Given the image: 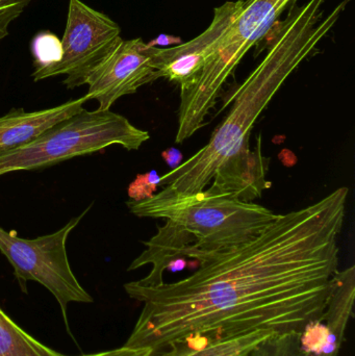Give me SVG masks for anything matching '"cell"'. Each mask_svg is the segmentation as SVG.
I'll use <instances>...</instances> for the list:
<instances>
[{"instance_id":"obj_8","label":"cell","mask_w":355,"mask_h":356,"mask_svg":"<svg viewBox=\"0 0 355 356\" xmlns=\"http://www.w3.org/2000/svg\"><path fill=\"white\" fill-rule=\"evenodd\" d=\"M160 48L142 39L122 41L88 81V100L99 104V110H110L125 95H131L142 86L158 79Z\"/></svg>"},{"instance_id":"obj_19","label":"cell","mask_w":355,"mask_h":356,"mask_svg":"<svg viewBox=\"0 0 355 356\" xmlns=\"http://www.w3.org/2000/svg\"><path fill=\"white\" fill-rule=\"evenodd\" d=\"M148 44L151 46L170 45V44H175V45L177 46L181 44V38L172 37V35H160L158 39L152 40V41Z\"/></svg>"},{"instance_id":"obj_13","label":"cell","mask_w":355,"mask_h":356,"mask_svg":"<svg viewBox=\"0 0 355 356\" xmlns=\"http://www.w3.org/2000/svg\"><path fill=\"white\" fill-rule=\"evenodd\" d=\"M272 332H256L233 338L195 341L175 345L154 356H245Z\"/></svg>"},{"instance_id":"obj_1","label":"cell","mask_w":355,"mask_h":356,"mask_svg":"<svg viewBox=\"0 0 355 356\" xmlns=\"http://www.w3.org/2000/svg\"><path fill=\"white\" fill-rule=\"evenodd\" d=\"M348 193L276 218L251 240L198 261L183 280L124 284L143 305L125 346L154 353L196 340L304 332L321 321L339 270Z\"/></svg>"},{"instance_id":"obj_7","label":"cell","mask_w":355,"mask_h":356,"mask_svg":"<svg viewBox=\"0 0 355 356\" xmlns=\"http://www.w3.org/2000/svg\"><path fill=\"white\" fill-rule=\"evenodd\" d=\"M115 21L81 0L69 1L66 29L63 35V58L49 68L35 70V81L66 75L68 89L87 85L92 73L114 51L122 38Z\"/></svg>"},{"instance_id":"obj_14","label":"cell","mask_w":355,"mask_h":356,"mask_svg":"<svg viewBox=\"0 0 355 356\" xmlns=\"http://www.w3.org/2000/svg\"><path fill=\"white\" fill-rule=\"evenodd\" d=\"M0 356H69L53 350L25 332L0 307Z\"/></svg>"},{"instance_id":"obj_12","label":"cell","mask_w":355,"mask_h":356,"mask_svg":"<svg viewBox=\"0 0 355 356\" xmlns=\"http://www.w3.org/2000/svg\"><path fill=\"white\" fill-rule=\"evenodd\" d=\"M355 299V267L336 272L333 286L321 321L331 337L340 342L345 341L346 330L354 317Z\"/></svg>"},{"instance_id":"obj_18","label":"cell","mask_w":355,"mask_h":356,"mask_svg":"<svg viewBox=\"0 0 355 356\" xmlns=\"http://www.w3.org/2000/svg\"><path fill=\"white\" fill-rule=\"evenodd\" d=\"M83 356H154V353L148 348H135V347H127L124 345L121 348Z\"/></svg>"},{"instance_id":"obj_9","label":"cell","mask_w":355,"mask_h":356,"mask_svg":"<svg viewBox=\"0 0 355 356\" xmlns=\"http://www.w3.org/2000/svg\"><path fill=\"white\" fill-rule=\"evenodd\" d=\"M245 0L227 1L215 8L210 26L195 39L158 54V77L176 83L181 92L194 85L210 56L214 54L221 35L243 8Z\"/></svg>"},{"instance_id":"obj_4","label":"cell","mask_w":355,"mask_h":356,"mask_svg":"<svg viewBox=\"0 0 355 356\" xmlns=\"http://www.w3.org/2000/svg\"><path fill=\"white\" fill-rule=\"evenodd\" d=\"M292 2L295 0H245L194 85L181 92L176 143H183L204 127L229 75Z\"/></svg>"},{"instance_id":"obj_5","label":"cell","mask_w":355,"mask_h":356,"mask_svg":"<svg viewBox=\"0 0 355 356\" xmlns=\"http://www.w3.org/2000/svg\"><path fill=\"white\" fill-rule=\"evenodd\" d=\"M149 138L148 131L138 129L122 115L110 110L83 108L31 143L0 154V177L45 168L113 145L138 150Z\"/></svg>"},{"instance_id":"obj_3","label":"cell","mask_w":355,"mask_h":356,"mask_svg":"<svg viewBox=\"0 0 355 356\" xmlns=\"http://www.w3.org/2000/svg\"><path fill=\"white\" fill-rule=\"evenodd\" d=\"M126 205L138 217L166 220L129 267L133 271L151 265L150 273L138 280L144 286L164 282V272L177 259L198 261L251 240L277 216L262 205L208 188L183 193L164 186L158 194L131 199Z\"/></svg>"},{"instance_id":"obj_10","label":"cell","mask_w":355,"mask_h":356,"mask_svg":"<svg viewBox=\"0 0 355 356\" xmlns=\"http://www.w3.org/2000/svg\"><path fill=\"white\" fill-rule=\"evenodd\" d=\"M261 140L258 138L256 149L250 150L247 144L225 161L215 172L208 190L252 202L261 197L264 190L270 188L271 182L266 179L270 159L263 156Z\"/></svg>"},{"instance_id":"obj_16","label":"cell","mask_w":355,"mask_h":356,"mask_svg":"<svg viewBox=\"0 0 355 356\" xmlns=\"http://www.w3.org/2000/svg\"><path fill=\"white\" fill-rule=\"evenodd\" d=\"M31 52L35 60V70L49 68L62 60V40L50 31H41L33 38Z\"/></svg>"},{"instance_id":"obj_17","label":"cell","mask_w":355,"mask_h":356,"mask_svg":"<svg viewBox=\"0 0 355 356\" xmlns=\"http://www.w3.org/2000/svg\"><path fill=\"white\" fill-rule=\"evenodd\" d=\"M31 0H0V42L8 35L10 23L18 18Z\"/></svg>"},{"instance_id":"obj_15","label":"cell","mask_w":355,"mask_h":356,"mask_svg":"<svg viewBox=\"0 0 355 356\" xmlns=\"http://www.w3.org/2000/svg\"><path fill=\"white\" fill-rule=\"evenodd\" d=\"M302 332L272 334L258 343L245 356H339L340 351L315 353L304 348Z\"/></svg>"},{"instance_id":"obj_11","label":"cell","mask_w":355,"mask_h":356,"mask_svg":"<svg viewBox=\"0 0 355 356\" xmlns=\"http://www.w3.org/2000/svg\"><path fill=\"white\" fill-rule=\"evenodd\" d=\"M85 95L46 110L26 112L13 108L0 117V154L18 149L83 110Z\"/></svg>"},{"instance_id":"obj_6","label":"cell","mask_w":355,"mask_h":356,"mask_svg":"<svg viewBox=\"0 0 355 356\" xmlns=\"http://www.w3.org/2000/svg\"><path fill=\"white\" fill-rule=\"evenodd\" d=\"M71 219L53 234L33 240L19 238L0 227V251L8 259L21 286L35 282L45 286L58 301L66 324L70 303H91L93 298L77 280L67 253V240L89 211Z\"/></svg>"},{"instance_id":"obj_2","label":"cell","mask_w":355,"mask_h":356,"mask_svg":"<svg viewBox=\"0 0 355 356\" xmlns=\"http://www.w3.org/2000/svg\"><path fill=\"white\" fill-rule=\"evenodd\" d=\"M325 0H308L292 6L285 20L276 26L268 54L256 70L240 86L233 106L208 143L189 160L165 175L160 186L183 193L204 191L217 169L243 146L250 133L286 79L333 29L350 0H343L331 15L321 19Z\"/></svg>"}]
</instances>
